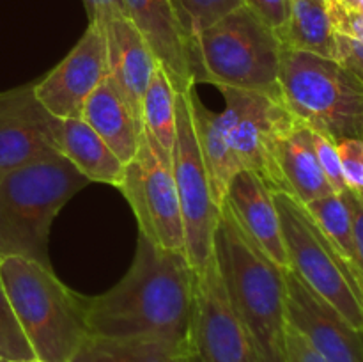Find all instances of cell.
Masks as SVG:
<instances>
[{"label":"cell","mask_w":363,"mask_h":362,"mask_svg":"<svg viewBox=\"0 0 363 362\" xmlns=\"http://www.w3.org/2000/svg\"><path fill=\"white\" fill-rule=\"evenodd\" d=\"M108 77L103 28L89 23L74 48L46 75L34 82L35 98L59 119L80 117L89 96Z\"/></svg>","instance_id":"13"},{"label":"cell","mask_w":363,"mask_h":362,"mask_svg":"<svg viewBox=\"0 0 363 362\" xmlns=\"http://www.w3.org/2000/svg\"><path fill=\"white\" fill-rule=\"evenodd\" d=\"M280 102L287 112L333 142L363 138V82L335 59L284 48Z\"/></svg>","instance_id":"6"},{"label":"cell","mask_w":363,"mask_h":362,"mask_svg":"<svg viewBox=\"0 0 363 362\" xmlns=\"http://www.w3.org/2000/svg\"><path fill=\"white\" fill-rule=\"evenodd\" d=\"M326 2H328V4H340V2H344V0H326Z\"/></svg>","instance_id":"37"},{"label":"cell","mask_w":363,"mask_h":362,"mask_svg":"<svg viewBox=\"0 0 363 362\" xmlns=\"http://www.w3.org/2000/svg\"><path fill=\"white\" fill-rule=\"evenodd\" d=\"M60 155L89 181V183H123L126 163L105 144L101 137L82 117L60 119Z\"/></svg>","instance_id":"20"},{"label":"cell","mask_w":363,"mask_h":362,"mask_svg":"<svg viewBox=\"0 0 363 362\" xmlns=\"http://www.w3.org/2000/svg\"><path fill=\"white\" fill-rule=\"evenodd\" d=\"M194 302L195 270L184 252L163 251L138 234L126 275L103 295L89 297V334L191 348Z\"/></svg>","instance_id":"1"},{"label":"cell","mask_w":363,"mask_h":362,"mask_svg":"<svg viewBox=\"0 0 363 362\" xmlns=\"http://www.w3.org/2000/svg\"><path fill=\"white\" fill-rule=\"evenodd\" d=\"M35 358L34 350L18 322L0 279V361L21 362Z\"/></svg>","instance_id":"26"},{"label":"cell","mask_w":363,"mask_h":362,"mask_svg":"<svg viewBox=\"0 0 363 362\" xmlns=\"http://www.w3.org/2000/svg\"><path fill=\"white\" fill-rule=\"evenodd\" d=\"M279 38L241 6L191 41L194 84L262 92L280 99Z\"/></svg>","instance_id":"5"},{"label":"cell","mask_w":363,"mask_h":362,"mask_svg":"<svg viewBox=\"0 0 363 362\" xmlns=\"http://www.w3.org/2000/svg\"><path fill=\"white\" fill-rule=\"evenodd\" d=\"M191 348L197 362H259L247 330L227 298L215 254L195 273Z\"/></svg>","instance_id":"11"},{"label":"cell","mask_w":363,"mask_h":362,"mask_svg":"<svg viewBox=\"0 0 363 362\" xmlns=\"http://www.w3.org/2000/svg\"><path fill=\"white\" fill-rule=\"evenodd\" d=\"M190 105L195 133H197L202 158H204L206 169H208L213 194H215L218 206L222 208L227 187L241 169L234 158L233 149H230L225 119H223L222 112H211L201 102L197 91H195V85L190 89Z\"/></svg>","instance_id":"21"},{"label":"cell","mask_w":363,"mask_h":362,"mask_svg":"<svg viewBox=\"0 0 363 362\" xmlns=\"http://www.w3.org/2000/svg\"><path fill=\"white\" fill-rule=\"evenodd\" d=\"M225 98L222 116L241 170H252L273 190L272 149L277 135L294 119L279 98L243 89L218 87Z\"/></svg>","instance_id":"10"},{"label":"cell","mask_w":363,"mask_h":362,"mask_svg":"<svg viewBox=\"0 0 363 362\" xmlns=\"http://www.w3.org/2000/svg\"><path fill=\"white\" fill-rule=\"evenodd\" d=\"M335 35L326 0H291L287 23L277 38L284 48L335 59Z\"/></svg>","instance_id":"23"},{"label":"cell","mask_w":363,"mask_h":362,"mask_svg":"<svg viewBox=\"0 0 363 362\" xmlns=\"http://www.w3.org/2000/svg\"><path fill=\"white\" fill-rule=\"evenodd\" d=\"M328 6H339L342 9L347 11H358V13H363V0H344L340 4H328Z\"/></svg>","instance_id":"36"},{"label":"cell","mask_w":363,"mask_h":362,"mask_svg":"<svg viewBox=\"0 0 363 362\" xmlns=\"http://www.w3.org/2000/svg\"><path fill=\"white\" fill-rule=\"evenodd\" d=\"M119 190L133 209L138 234L163 251L184 252L183 219L170 151L145 128L137 155L126 163Z\"/></svg>","instance_id":"9"},{"label":"cell","mask_w":363,"mask_h":362,"mask_svg":"<svg viewBox=\"0 0 363 362\" xmlns=\"http://www.w3.org/2000/svg\"><path fill=\"white\" fill-rule=\"evenodd\" d=\"M0 362H4V361H0Z\"/></svg>","instance_id":"39"},{"label":"cell","mask_w":363,"mask_h":362,"mask_svg":"<svg viewBox=\"0 0 363 362\" xmlns=\"http://www.w3.org/2000/svg\"><path fill=\"white\" fill-rule=\"evenodd\" d=\"M84 6L87 11L89 23L98 25L99 28L116 18H128L124 0H84Z\"/></svg>","instance_id":"33"},{"label":"cell","mask_w":363,"mask_h":362,"mask_svg":"<svg viewBox=\"0 0 363 362\" xmlns=\"http://www.w3.org/2000/svg\"><path fill=\"white\" fill-rule=\"evenodd\" d=\"M287 323L326 361L363 362V332L311 290L294 272H286Z\"/></svg>","instance_id":"14"},{"label":"cell","mask_w":363,"mask_h":362,"mask_svg":"<svg viewBox=\"0 0 363 362\" xmlns=\"http://www.w3.org/2000/svg\"><path fill=\"white\" fill-rule=\"evenodd\" d=\"M312 219L319 226V229L325 233V236L332 241L347 266L351 268L353 275L357 277L358 284L363 290V272L360 261H358L357 243H354L353 222H351L350 209L344 202L342 195L332 194L326 197L315 199V201L305 204Z\"/></svg>","instance_id":"24"},{"label":"cell","mask_w":363,"mask_h":362,"mask_svg":"<svg viewBox=\"0 0 363 362\" xmlns=\"http://www.w3.org/2000/svg\"><path fill=\"white\" fill-rule=\"evenodd\" d=\"M312 141H314L315 156H318V162L323 174L328 180L332 190L340 195L342 192L347 190V187L346 181H344L342 165H340V156L339 151H337V144L332 138H328L323 133H318L314 130H312Z\"/></svg>","instance_id":"28"},{"label":"cell","mask_w":363,"mask_h":362,"mask_svg":"<svg viewBox=\"0 0 363 362\" xmlns=\"http://www.w3.org/2000/svg\"><path fill=\"white\" fill-rule=\"evenodd\" d=\"M289 270L363 332V290L347 263L325 236L305 204L273 192Z\"/></svg>","instance_id":"7"},{"label":"cell","mask_w":363,"mask_h":362,"mask_svg":"<svg viewBox=\"0 0 363 362\" xmlns=\"http://www.w3.org/2000/svg\"><path fill=\"white\" fill-rule=\"evenodd\" d=\"M108 78L142 119V98L158 60L130 18H116L103 27Z\"/></svg>","instance_id":"18"},{"label":"cell","mask_w":363,"mask_h":362,"mask_svg":"<svg viewBox=\"0 0 363 362\" xmlns=\"http://www.w3.org/2000/svg\"><path fill=\"white\" fill-rule=\"evenodd\" d=\"M213 254L227 298L259 362H287L286 272L243 233L225 202L215 229Z\"/></svg>","instance_id":"2"},{"label":"cell","mask_w":363,"mask_h":362,"mask_svg":"<svg viewBox=\"0 0 363 362\" xmlns=\"http://www.w3.org/2000/svg\"><path fill=\"white\" fill-rule=\"evenodd\" d=\"M0 279L35 358L69 362L89 336V297L67 287L52 266L25 256L0 258Z\"/></svg>","instance_id":"3"},{"label":"cell","mask_w":363,"mask_h":362,"mask_svg":"<svg viewBox=\"0 0 363 362\" xmlns=\"http://www.w3.org/2000/svg\"><path fill=\"white\" fill-rule=\"evenodd\" d=\"M60 119L35 98L34 84L0 92V177L60 155Z\"/></svg>","instance_id":"12"},{"label":"cell","mask_w":363,"mask_h":362,"mask_svg":"<svg viewBox=\"0 0 363 362\" xmlns=\"http://www.w3.org/2000/svg\"><path fill=\"white\" fill-rule=\"evenodd\" d=\"M272 160L275 170L273 192H284L301 204L335 194L319 167L312 130L296 119L277 135Z\"/></svg>","instance_id":"17"},{"label":"cell","mask_w":363,"mask_h":362,"mask_svg":"<svg viewBox=\"0 0 363 362\" xmlns=\"http://www.w3.org/2000/svg\"><path fill=\"white\" fill-rule=\"evenodd\" d=\"M286 358L287 362H330L289 323L286 327Z\"/></svg>","instance_id":"32"},{"label":"cell","mask_w":363,"mask_h":362,"mask_svg":"<svg viewBox=\"0 0 363 362\" xmlns=\"http://www.w3.org/2000/svg\"><path fill=\"white\" fill-rule=\"evenodd\" d=\"M342 199L350 209L351 222H353V234L354 243H357L358 261H360L362 272H363V192H353L347 188L342 192Z\"/></svg>","instance_id":"35"},{"label":"cell","mask_w":363,"mask_h":362,"mask_svg":"<svg viewBox=\"0 0 363 362\" xmlns=\"http://www.w3.org/2000/svg\"><path fill=\"white\" fill-rule=\"evenodd\" d=\"M80 117L119 156L121 162L130 163L135 158L144 123L108 77L89 96Z\"/></svg>","instance_id":"19"},{"label":"cell","mask_w":363,"mask_h":362,"mask_svg":"<svg viewBox=\"0 0 363 362\" xmlns=\"http://www.w3.org/2000/svg\"><path fill=\"white\" fill-rule=\"evenodd\" d=\"M191 87L194 85L176 94V137L170 149V158L183 219L184 256L197 273L208 265L213 256L215 229L222 208L213 194L195 133L190 105Z\"/></svg>","instance_id":"8"},{"label":"cell","mask_w":363,"mask_h":362,"mask_svg":"<svg viewBox=\"0 0 363 362\" xmlns=\"http://www.w3.org/2000/svg\"><path fill=\"white\" fill-rule=\"evenodd\" d=\"M328 11L335 34L363 41V13L342 9L339 6H328Z\"/></svg>","instance_id":"34"},{"label":"cell","mask_w":363,"mask_h":362,"mask_svg":"<svg viewBox=\"0 0 363 362\" xmlns=\"http://www.w3.org/2000/svg\"><path fill=\"white\" fill-rule=\"evenodd\" d=\"M241 2L277 35L286 27L291 0H241Z\"/></svg>","instance_id":"30"},{"label":"cell","mask_w":363,"mask_h":362,"mask_svg":"<svg viewBox=\"0 0 363 362\" xmlns=\"http://www.w3.org/2000/svg\"><path fill=\"white\" fill-rule=\"evenodd\" d=\"M89 181L64 156L39 160L0 177V258L25 256L46 266L57 213Z\"/></svg>","instance_id":"4"},{"label":"cell","mask_w":363,"mask_h":362,"mask_svg":"<svg viewBox=\"0 0 363 362\" xmlns=\"http://www.w3.org/2000/svg\"><path fill=\"white\" fill-rule=\"evenodd\" d=\"M174 4L184 32L191 41L199 32L243 6L241 0H174Z\"/></svg>","instance_id":"27"},{"label":"cell","mask_w":363,"mask_h":362,"mask_svg":"<svg viewBox=\"0 0 363 362\" xmlns=\"http://www.w3.org/2000/svg\"><path fill=\"white\" fill-rule=\"evenodd\" d=\"M176 94L172 80L158 64L142 98V123L167 151L176 137Z\"/></svg>","instance_id":"25"},{"label":"cell","mask_w":363,"mask_h":362,"mask_svg":"<svg viewBox=\"0 0 363 362\" xmlns=\"http://www.w3.org/2000/svg\"><path fill=\"white\" fill-rule=\"evenodd\" d=\"M344 181L353 192H363V138L337 142Z\"/></svg>","instance_id":"29"},{"label":"cell","mask_w":363,"mask_h":362,"mask_svg":"<svg viewBox=\"0 0 363 362\" xmlns=\"http://www.w3.org/2000/svg\"><path fill=\"white\" fill-rule=\"evenodd\" d=\"M223 202L229 206L243 233L279 268L287 272L289 259L272 188L252 170H240L230 180Z\"/></svg>","instance_id":"16"},{"label":"cell","mask_w":363,"mask_h":362,"mask_svg":"<svg viewBox=\"0 0 363 362\" xmlns=\"http://www.w3.org/2000/svg\"><path fill=\"white\" fill-rule=\"evenodd\" d=\"M69 362H197L191 348L142 337L89 334Z\"/></svg>","instance_id":"22"},{"label":"cell","mask_w":363,"mask_h":362,"mask_svg":"<svg viewBox=\"0 0 363 362\" xmlns=\"http://www.w3.org/2000/svg\"><path fill=\"white\" fill-rule=\"evenodd\" d=\"M128 18L140 31L176 91L194 84L191 39L184 32L174 0H124Z\"/></svg>","instance_id":"15"},{"label":"cell","mask_w":363,"mask_h":362,"mask_svg":"<svg viewBox=\"0 0 363 362\" xmlns=\"http://www.w3.org/2000/svg\"><path fill=\"white\" fill-rule=\"evenodd\" d=\"M337 52L335 60L350 70L358 80L363 82V41L346 38V35H335Z\"/></svg>","instance_id":"31"},{"label":"cell","mask_w":363,"mask_h":362,"mask_svg":"<svg viewBox=\"0 0 363 362\" xmlns=\"http://www.w3.org/2000/svg\"><path fill=\"white\" fill-rule=\"evenodd\" d=\"M21 362H43V361H39V358H32V361H21Z\"/></svg>","instance_id":"38"}]
</instances>
